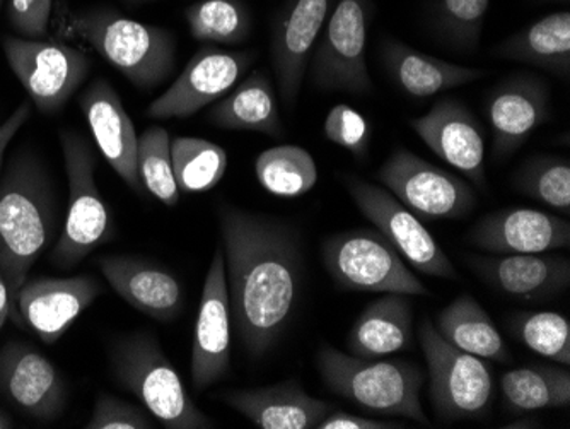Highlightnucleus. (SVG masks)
<instances>
[{"mask_svg":"<svg viewBox=\"0 0 570 429\" xmlns=\"http://www.w3.org/2000/svg\"><path fill=\"white\" fill-rule=\"evenodd\" d=\"M230 320L253 360L287 331L303 283V238L296 226L242 207H217Z\"/></svg>","mask_w":570,"mask_h":429,"instance_id":"f257e3e1","label":"nucleus"},{"mask_svg":"<svg viewBox=\"0 0 570 429\" xmlns=\"http://www.w3.org/2000/svg\"><path fill=\"white\" fill-rule=\"evenodd\" d=\"M57 221L47 168L31 150H19L0 178V271L14 312L31 267L53 242Z\"/></svg>","mask_w":570,"mask_h":429,"instance_id":"f03ea898","label":"nucleus"},{"mask_svg":"<svg viewBox=\"0 0 570 429\" xmlns=\"http://www.w3.org/2000/svg\"><path fill=\"white\" fill-rule=\"evenodd\" d=\"M57 16L63 38L95 50L137 89L153 91L175 69L176 40L166 28L134 21L110 8L69 9L60 4Z\"/></svg>","mask_w":570,"mask_h":429,"instance_id":"7ed1b4c3","label":"nucleus"},{"mask_svg":"<svg viewBox=\"0 0 570 429\" xmlns=\"http://www.w3.org/2000/svg\"><path fill=\"white\" fill-rule=\"evenodd\" d=\"M316 358L323 382L332 392L366 411L429 425L421 403L425 374L417 364L348 357L332 345H322Z\"/></svg>","mask_w":570,"mask_h":429,"instance_id":"20e7f679","label":"nucleus"},{"mask_svg":"<svg viewBox=\"0 0 570 429\" xmlns=\"http://www.w3.org/2000/svg\"><path fill=\"white\" fill-rule=\"evenodd\" d=\"M110 368L125 390L169 429H213V419L195 406L178 371L158 339L139 332L118 339L110 348Z\"/></svg>","mask_w":570,"mask_h":429,"instance_id":"39448f33","label":"nucleus"},{"mask_svg":"<svg viewBox=\"0 0 570 429\" xmlns=\"http://www.w3.org/2000/svg\"><path fill=\"white\" fill-rule=\"evenodd\" d=\"M63 165L69 181V211L62 233L51 252V264L76 267L96 246L111 240V220L96 184V158L91 144L72 130L60 133Z\"/></svg>","mask_w":570,"mask_h":429,"instance_id":"423d86ee","label":"nucleus"},{"mask_svg":"<svg viewBox=\"0 0 570 429\" xmlns=\"http://www.w3.org/2000/svg\"><path fill=\"white\" fill-rule=\"evenodd\" d=\"M323 262L336 286L345 291L428 296L417 275L380 232L352 230L323 242Z\"/></svg>","mask_w":570,"mask_h":429,"instance_id":"0eeeda50","label":"nucleus"},{"mask_svg":"<svg viewBox=\"0 0 570 429\" xmlns=\"http://www.w3.org/2000/svg\"><path fill=\"white\" fill-rule=\"evenodd\" d=\"M419 339L431 378L429 396L439 419L454 422L489 415L494 399L489 364L444 341L431 320L422 322Z\"/></svg>","mask_w":570,"mask_h":429,"instance_id":"6e6552de","label":"nucleus"},{"mask_svg":"<svg viewBox=\"0 0 570 429\" xmlns=\"http://www.w3.org/2000/svg\"><path fill=\"white\" fill-rule=\"evenodd\" d=\"M373 0H336L309 60V81L320 91L366 96L373 79L366 62Z\"/></svg>","mask_w":570,"mask_h":429,"instance_id":"1a4fd4ad","label":"nucleus"},{"mask_svg":"<svg viewBox=\"0 0 570 429\" xmlns=\"http://www.w3.org/2000/svg\"><path fill=\"white\" fill-rule=\"evenodd\" d=\"M2 50L31 104L43 115L59 114L91 70V60L81 50L60 41L8 35Z\"/></svg>","mask_w":570,"mask_h":429,"instance_id":"9d476101","label":"nucleus"},{"mask_svg":"<svg viewBox=\"0 0 570 429\" xmlns=\"http://www.w3.org/2000/svg\"><path fill=\"white\" fill-rule=\"evenodd\" d=\"M344 185L358 211L413 269L431 277L458 280L453 262L428 232L421 217L402 204L392 192L355 175H345Z\"/></svg>","mask_w":570,"mask_h":429,"instance_id":"9b49d317","label":"nucleus"},{"mask_svg":"<svg viewBox=\"0 0 570 429\" xmlns=\"http://www.w3.org/2000/svg\"><path fill=\"white\" fill-rule=\"evenodd\" d=\"M377 181L424 220H460L476 206L475 191L460 176L399 147L377 169Z\"/></svg>","mask_w":570,"mask_h":429,"instance_id":"f8f14e48","label":"nucleus"},{"mask_svg":"<svg viewBox=\"0 0 570 429\" xmlns=\"http://www.w3.org/2000/svg\"><path fill=\"white\" fill-rule=\"evenodd\" d=\"M255 59V52H235L223 50L217 45H202L168 91L149 105L147 115L156 120H168L198 114L235 88Z\"/></svg>","mask_w":570,"mask_h":429,"instance_id":"ddd939ff","label":"nucleus"},{"mask_svg":"<svg viewBox=\"0 0 570 429\" xmlns=\"http://www.w3.org/2000/svg\"><path fill=\"white\" fill-rule=\"evenodd\" d=\"M333 0H285L272 30V66L281 98L296 105L304 74L328 21Z\"/></svg>","mask_w":570,"mask_h":429,"instance_id":"4468645a","label":"nucleus"},{"mask_svg":"<svg viewBox=\"0 0 570 429\" xmlns=\"http://www.w3.org/2000/svg\"><path fill=\"white\" fill-rule=\"evenodd\" d=\"M410 125L434 155L485 191V137L482 125L461 99L439 98L428 114L413 118Z\"/></svg>","mask_w":570,"mask_h":429,"instance_id":"2eb2a0df","label":"nucleus"},{"mask_svg":"<svg viewBox=\"0 0 570 429\" xmlns=\"http://www.w3.org/2000/svg\"><path fill=\"white\" fill-rule=\"evenodd\" d=\"M230 323L226 261L219 246L205 277L191 345V383L198 392L223 380L229 371Z\"/></svg>","mask_w":570,"mask_h":429,"instance_id":"dca6fc26","label":"nucleus"},{"mask_svg":"<svg viewBox=\"0 0 570 429\" xmlns=\"http://www.w3.org/2000/svg\"><path fill=\"white\" fill-rule=\"evenodd\" d=\"M550 101L549 82L537 74H512L495 86L487 99L495 159L514 155L538 127L550 120Z\"/></svg>","mask_w":570,"mask_h":429,"instance_id":"f3484780","label":"nucleus"},{"mask_svg":"<svg viewBox=\"0 0 570 429\" xmlns=\"http://www.w3.org/2000/svg\"><path fill=\"white\" fill-rule=\"evenodd\" d=\"M0 393L19 411L56 421L67 403L62 374L37 349L24 342H9L0 349Z\"/></svg>","mask_w":570,"mask_h":429,"instance_id":"a211bd4d","label":"nucleus"},{"mask_svg":"<svg viewBox=\"0 0 570 429\" xmlns=\"http://www.w3.org/2000/svg\"><path fill=\"white\" fill-rule=\"evenodd\" d=\"M466 240L495 255L546 254L569 248L570 223L543 211L509 207L476 221Z\"/></svg>","mask_w":570,"mask_h":429,"instance_id":"6ab92c4d","label":"nucleus"},{"mask_svg":"<svg viewBox=\"0 0 570 429\" xmlns=\"http://www.w3.org/2000/svg\"><path fill=\"white\" fill-rule=\"evenodd\" d=\"M101 293V284L91 275L26 281L16 300V312L40 341L56 344Z\"/></svg>","mask_w":570,"mask_h":429,"instance_id":"aec40b11","label":"nucleus"},{"mask_svg":"<svg viewBox=\"0 0 570 429\" xmlns=\"http://www.w3.org/2000/svg\"><path fill=\"white\" fill-rule=\"evenodd\" d=\"M79 107L102 156L121 181L140 194L144 191L137 168V134L114 86L105 78L92 81L79 96Z\"/></svg>","mask_w":570,"mask_h":429,"instance_id":"412c9836","label":"nucleus"},{"mask_svg":"<svg viewBox=\"0 0 570 429\" xmlns=\"http://www.w3.org/2000/svg\"><path fill=\"white\" fill-rule=\"evenodd\" d=\"M98 267L128 305L158 322H171L184 310V290L156 262L128 255L98 259Z\"/></svg>","mask_w":570,"mask_h":429,"instance_id":"4be33fe9","label":"nucleus"},{"mask_svg":"<svg viewBox=\"0 0 570 429\" xmlns=\"http://www.w3.org/2000/svg\"><path fill=\"white\" fill-rule=\"evenodd\" d=\"M470 267L480 280L514 300H552L570 286V262L541 254L472 257Z\"/></svg>","mask_w":570,"mask_h":429,"instance_id":"5701e85b","label":"nucleus"},{"mask_svg":"<svg viewBox=\"0 0 570 429\" xmlns=\"http://www.w3.org/2000/svg\"><path fill=\"white\" fill-rule=\"evenodd\" d=\"M229 408L261 429H316L332 406L311 397L296 380L223 396Z\"/></svg>","mask_w":570,"mask_h":429,"instance_id":"b1692460","label":"nucleus"},{"mask_svg":"<svg viewBox=\"0 0 570 429\" xmlns=\"http://www.w3.org/2000/svg\"><path fill=\"white\" fill-rule=\"evenodd\" d=\"M381 60L390 78L412 98L425 99L485 78L489 70L456 66L438 57L419 52L403 41L384 38Z\"/></svg>","mask_w":570,"mask_h":429,"instance_id":"393cba45","label":"nucleus"},{"mask_svg":"<svg viewBox=\"0 0 570 429\" xmlns=\"http://www.w3.org/2000/svg\"><path fill=\"white\" fill-rule=\"evenodd\" d=\"M413 305L406 294L387 293L358 315L348 334L352 357L380 360L412 345Z\"/></svg>","mask_w":570,"mask_h":429,"instance_id":"a878e982","label":"nucleus"},{"mask_svg":"<svg viewBox=\"0 0 570 429\" xmlns=\"http://www.w3.org/2000/svg\"><path fill=\"white\" fill-rule=\"evenodd\" d=\"M498 59L528 64L557 78H570V12L557 11L515 31L494 48Z\"/></svg>","mask_w":570,"mask_h":429,"instance_id":"bb28decb","label":"nucleus"},{"mask_svg":"<svg viewBox=\"0 0 570 429\" xmlns=\"http://www.w3.org/2000/svg\"><path fill=\"white\" fill-rule=\"evenodd\" d=\"M207 120L226 130L284 136L274 85L265 72H252L210 108Z\"/></svg>","mask_w":570,"mask_h":429,"instance_id":"cd10ccee","label":"nucleus"},{"mask_svg":"<svg viewBox=\"0 0 570 429\" xmlns=\"http://www.w3.org/2000/svg\"><path fill=\"white\" fill-rule=\"evenodd\" d=\"M434 326L444 341L460 351L498 363L511 360V352L498 326L479 301L469 294L451 301L450 305L439 313Z\"/></svg>","mask_w":570,"mask_h":429,"instance_id":"c85d7f7f","label":"nucleus"},{"mask_svg":"<svg viewBox=\"0 0 570 429\" xmlns=\"http://www.w3.org/2000/svg\"><path fill=\"white\" fill-rule=\"evenodd\" d=\"M501 392L509 412H534L567 408L570 403V371L562 367L515 368L501 377Z\"/></svg>","mask_w":570,"mask_h":429,"instance_id":"c756f323","label":"nucleus"},{"mask_svg":"<svg viewBox=\"0 0 570 429\" xmlns=\"http://www.w3.org/2000/svg\"><path fill=\"white\" fill-rule=\"evenodd\" d=\"M188 30L204 45L236 47L252 35V11L243 0H198L185 9Z\"/></svg>","mask_w":570,"mask_h":429,"instance_id":"7c9ffc66","label":"nucleus"},{"mask_svg":"<svg viewBox=\"0 0 570 429\" xmlns=\"http://www.w3.org/2000/svg\"><path fill=\"white\" fill-rule=\"evenodd\" d=\"M256 181L275 197L307 194L318 182L313 156L299 146H277L264 150L255 162Z\"/></svg>","mask_w":570,"mask_h":429,"instance_id":"2f4dec72","label":"nucleus"},{"mask_svg":"<svg viewBox=\"0 0 570 429\" xmlns=\"http://www.w3.org/2000/svg\"><path fill=\"white\" fill-rule=\"evenodd\" d=\"M171 162L179 192L200 194L223 181L227 153L224 147L200 137H175L171 139Z\"/></svg>","mask_w":570,"mask_h":429,"instance_id":"473e14b6","label":"nucleus"},{"mask_svg":"<svg viewBox=\"0 0 570 429\" xmlns=\"http://www.w3.org/2000/svg\"><path fill=\"white\" fill-rule=\"evenodd\" d=\"M489 8L490 0H431L432 33L454 52H475Z\"/></svg>","mask_w":570,"mask_h":429,"instance_id":"72a5a7b5","label":"nucleus"},{"mask_svg":"<svg viewBox=\"0 0 570 429\" xmlns=\"http://www.w3.org/2000/svg\"><path fill=\"white\" fill-rule=\"evenodd\" d=\"M512 187L543 206L570 213V163L559 156L528 158L512 175Z\"/></svg>","mask_w":570,"mask_h":429,"instance_id":"f704fd0d","label":"nucleus"},{"mask_svg":"<svg viewBox=\"0 0 570 429\" xmlns=\"http://www.w3.org/2000/svg\"><path fill=\"white\" fill-rule=\"evenodd\" d=\"M137 168L150 195L168 207L178 204L181 192L173 172L171 137L165 127L154 125L137 137Z\"/></svg>","mask_w":570,"mask_h":429,"instance_id":"c9c22d12","label":"nucleus"},{"mask_svg":"<svg viewBox=\"0 0 570 429\" xmlns=\"http://www.w3.org/2000/svg\"><path fill=\"white\" fill-rule=\"evenodd\" d=\"M511 329L528 349L556 363L570 364L569 320L557 312H524L512 316Z\"/></svg>","mask_w":570,"mask_h":429,"instance_id":"e433bc0d","label":"nucleus"},{"mask_svg":"<svg viewBox=\"0 0 570 429\" xmlns=\"http://www.w3.org/2000/svg\"><path fill=\"white\" fill-rule=\"evenodd\" d=\"M323 133L330 143L348 150L355 159L364 162L370 153L373 127L364 115L348 105H336L328 111Z\"/></svg>","mask_w":570,"mask_h":429,"instance_id":"4c0bfd02","label":"nucleus"},{"mask_svg":"<svg viewBox=\"0 0 570 429\" xmlns=\"http://www.w3.org/2000/svg\"><path fill=\"white\" fill-rule=\"evenodd\" d=\"M6 16L16 37L45 40L53 16V0H9Z\"/></svg>","mask_w":570,"mask_h":429,"instance_id":"58836bf2","label":"nucleus"},{"mask_svg":"<svg viewBox=\"0 0 570 429\" xmlns=\"http://www.w3.org/2000/svg\"><path fill=\"white\" fill-rule=\"evenodd\" d=\"M88 429H153L154 422L142 409L114 396H99Z\"/></svg>","mask_w":570,"mask_h":429,"instance_id":"ea45409f","label":"nucleus"},{"mask_svg":"<svg viewBox=\"0 0 570 429\" xmlns=\"http://www.w3.org/2000/svg\"><path fill=\"white\" fill-rule=\"evenodd\" d=\"M405 422L380 421V419L362 418L348 412H330L316 429H403Z\"/></svg>","mask_w":570,"mask_h":429,"instance_id":"a19ab883","label":"nucleus"},{"mask_svg":"<svg viewBox=\"0 0 570 429\" xmlns=\"http://www.w3.org/2000/svg\"><path fill=\"white\" fill-rule=\"evenodd\" d=\"M31 117V104L30 101H22L11 115L8 120L0 124V168L4 163L6 150H8L9 144L14 139L16 134L21 130L22 125L30 120Z\"/></svg>","mask_w":570,"mask_h":429,"instance_id":"79ce46f5","label":"nucleus"},{"mask_svg":"<svg viewBox=\"0 0 570 429\" xmlns=\"http://www.w3.org/2000/svg\"><path fill=\"white\" fill-rule=\"evenodd\" d=\"M11 294H9L8 281H6L4 274L0 271V331L4 326L6 320L11 315Z\"/></svg>","mask_w":570,"mask_h":429,"instance_id":"37998d69","label":"nucleus"},{"mask_svg":"<svg viewBox=\"0 0 570 429\" xmlns=\"http://www.w3.org/2000/svg\"><path fill=\"white\" fill-rule=\"evenodd\" d=\"M504 428H508V429L540 428V421H538V419L531 418V416H528V418H521V419H518V421L509 422V425L504 426Z\"/></svg>","mask_w":570,"mask_h":429,"instance_id":"c03bdc74","label":"nucleus"},{"mask_svg":"<svg viewBox=\"0 0 570 429\" xmlns=\"http://www.w3.org/2000/svg\"><path fill=\"white\" fill-rule=\"evenodd\" d=\"M11 428H14V421H12L11 416L8 412L0 411V429Z\"/></svg>","mask_w":570,"mask_h":429,"instance_id":"a18cd8bd","label":"nucleus"},{"mask_svg":"<svg viewBox=\"0 0 570 429\" xmlns=\"http://www.w3.org/2000/svg\"><path fill=\"white\" fill-rule=\"evenodd\" d=\"M543 2H557V4H570V0H543Z\"/></svg>","mask_w":570,"mask_h":429,"instance_id":"49530a36","label":"nucleus"},{"mask_svg":"<svg viewBox=\"0 0 570 429\" xmlns=\"http://www.w3.org/2000/svg\"><path fill=\"white\" fill-rule=\"evenodd\" d=\"M130 2H144V0H130Z\"/></svg>","mask_w":570,"mask_h":429,"instance_id":"de8ad7c7","label":"nucleus"},{"mask_svg":"<svg viewBox=\"0 0 570 429\" xmlns=\"http://www.w3.org/2000/svg\"><path fill=\"white\" fill-rule=\"evenodd\" d=\"M2 2H4V0H0V8H2Z\"/></svg>","mask_w":570,"mask_h":429,"instance_id":"09e8293b","label":"nucleus"}]
</instances>
